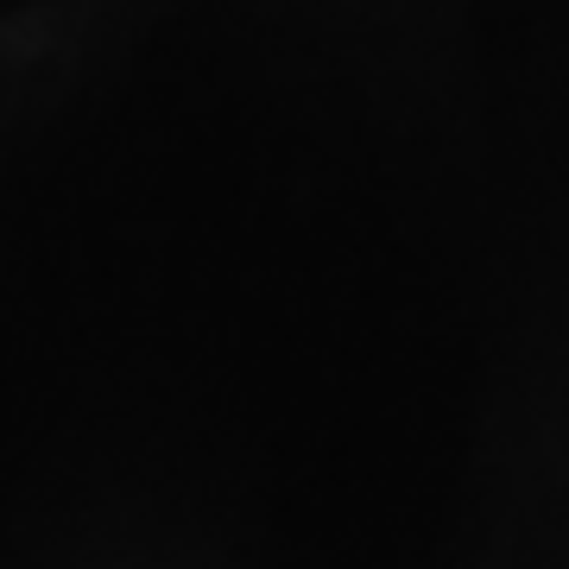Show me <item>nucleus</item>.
Returning a JSON list of instances; mask_svg holds the SVG:
<instances>
[]
</instances>
